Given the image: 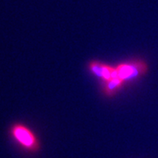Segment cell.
I'll return each mask as SVG.
<instances>
[{"mask_svg": "<svg viewBox=\"0 0 158 158\" xmlns=\"http://www.w3.org/2000/svg\"><path fill=\"white\" fill-rule=\"evenodd\" d=\"M11 140L19 148L28 154H36L40 149V141L34 131L27 124L15 122L8 129Z\"/></svg>", "mask_w": 158, "mask_h": 158, "instance_id": "1", "label": "cell"}, {"mask_svg": "<svg viewBox=\"0 0 158 158\" xmlns=\"http://www.w3.org/2000/svg\"><path fill=\"white\" fill-rule=\"evenodd\" d=\"M148 72V65L147 62L141 58L131 59L115 66V76L121 79L125 84L135 82L145 77Z\"/></svg>", "mask_w": 158, "mask_h": 158, "instance_id": "2", "label": "cell"}, {"mask_svg": "<svg viewBox=\"0 0 158 158\" xmlns=\"http://www.w3.org/2000/svg\"><path fill=\"white\" fill-rule=\"evenodd\" d=\"M88 69L93 76L101 80V83L107 82L113 78L115 71V66H111L97 60L90 61L88 63Z\"/></svg>", "mask_w": 158, "mask_h": 158, "instance_id": "3", "label": "cell"}, {"mask_svg": "<svg viewBox=\"0 0 158 158\" xmlns=\"http://www.w3.org/2000/svg\"><path fill=\"white\" fill-rule=\"evenodd\" d=\"M102 84V92L103 94L107 98H113L118 94V91L123 89L124 85H126L121 79L115 76V71H114V76L112 79H110L107 82L101 83Z\"/></svg>", "mask_w": 158, "mask_h": 158, "instance_id": "4", "label": "cell"}]
</instances>
